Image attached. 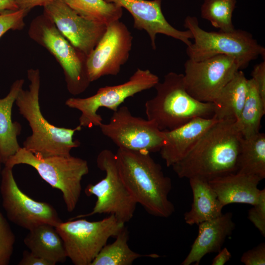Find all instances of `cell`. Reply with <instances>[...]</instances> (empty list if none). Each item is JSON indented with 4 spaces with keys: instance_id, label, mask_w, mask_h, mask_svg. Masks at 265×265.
<instances>
[{
    "instance_id": "obj_1",
    "label": "cell",
    "mask_w": 265,
    "mask_h": 265,
    "mask_svg": "<svg viewBox=\"0 0 265 265\" xmlns=\"http://www.w3.org/2000/svg\"><path fill=\"white\" fill-rule=\"evenodd\" d=\"M243 137L237 121H218L171 167L180 178L210 180L237 172Z\"/></svg>"
},
{
    "instance_id": "obj_2",
    "label": "cell",
    "mask_w": 265,
    "mask_h": 265,
    "mask_svg": "<svg viewBox=\"0 0 265 265\" xmlns=\"http://www.w3.org/2000/svg\"><path fill=\"white\" fill-rule=\"evenodd\" d=\"M115 158L122 180L136 203L151 215L170 217L175 212L168 198L171 180L150 153L118 148Z\"/></svg>"
},
{
    "instance_id": "obj_3",
    "label": "cell",
    "mask_w": 265,
    "mask_h": 265,
    "mask_svg": "<svg viewBox=\"0 0 265 265\" xmlns=\"http://www.w3.org/2000/svg\"><path fill=\"white\" fill-rule=\"evenodd\" d=\"M30 82L28 89L21 88L16 97L15 104L19 113L28 123L32 133L23 142V148L39 157L71 155L73 148L80 143L73 136L82 127L66 128L51 124L43 115L39 104L40 75L38 69L27 71Z\"/></svg>"
},
{
    "instance_id": "obj_4",
    "label": "cell",
    "mask_w": 265,
    "mask_h": 265,
    "mask_svg": "<svg viewBox=\"0 0 265 265\" xmlns=\"http://www.w3.org/2000/svg\"><path fill=\"white\" fill-rule=\"evenodd\" d=\"M154 87L156 95L145 103V112L160 131L175 129L196 117H212L213 103L192 97L185 88L183 74L169 72Z\"/></svg>"
},
{
    "instance_id": "obj_5",
    "label": "cell",
    "mask_w": 265,
    "mask_h": 265,
    "mask_svg": "<svg viewBox=\"0 0 265 265\" xmlns=\"http://www.w3.org/2000/svg\"><path fill=\"white\" fill-rule=\"evenodd\" d=\"M21 164L32 167L45 182L61 191L68 212L75 210L80 196L82 178L89 172L86 160L71 155L39 157L21 147L4 166L13 168Z\"/></svg>"
},
{
    "instance_id": "obj_6",
    "label": "cell",
    "mask_w": 265,
    "mask_h": 265,
    "mask_svg": "<svg viewBox=\"0 0 265 265\" xmlns=\"http://www.w3.org/2000/svg\"><path fill=\"white\" fill-rule=\"evenodd\" d=\"M184 26L191 32L194 39L186 50L191 60L200 61L223 54L236 59L242 69L259 55L265 57V48L246 31H207L199 26L196 17L190 16L186 18Z\"/></svg>"
},
{
    "instance_id": "obj_7",
    "label": "cell",
    "mask_w": 265,
    "mask_h": 265,
    "mask_svg": "<svg viewBox=\"0 0 265 265\" xmlns=\"http://www.w3.org/2000/svg\"><path fill=\"white\" fill-rule=\"evenodd\" d=\"M29 37L45 48L63 69L67 88L73 95L83 93L91 83L88 79L87 56L74 47L44 13L34 18L28 30Z\"/></svg>"
},
{
    "instance_id": "obj_8",
    "label": "cell",
    "mask_w": 265,
    "mask_h": 265,
    "mask_svg": "<svg viewBox=\"0 0 265 265\" xmlns=\"http://www.w3.org/2000/svg\"><path fill=\"white\" fill-rule=\"evenodd\" d=\"M114 215L89 221L79 218L62 221L54 227L61 237L67 258L75 265H91L111 237L125 227Z\"/></svg>"
},
{
    "instance_id": "obj_9",
    "label": "cell",
    "mask_w": 265,
    "mask_h": 265,
    "mask_svg": "<svg viewBox=\"0 0 265 265\" xmlns=\"http://www.w3.org/2000/svg\"><path fill=\"white\" fill-rule=\"evenodd\" d=\"M96 163L98 168L106 173L105 177L95 184H89L85 189L87 196L97 198L95 205L90 212L70 219L105 213L114 215L124 223L129 221L133 216L137 203L122 180L115 154L110 150H103L97 156Z\"/></svg>"
},
{
    "instance_id": "obj_10",
    "label": "cell",
    "mask_w": 265,
    "mask_h": 265,
    "mask_svg": "<svg viewBox=\"0 0 265 265\" xmlns=\"http://www.w3.org/2000/svg\"><path fill=\"white\" fill-rule=\"evenodd\" d=\"M159 82V77L149 70L137 69L122 84L100 88L95 94L87 98H70L65 104L81 112L79 125L81 127L99 126L103 122L102 116L98 113L100 107L116 111L127 98L154 87Z\"/></svg>"
},
{
    "instance_id": "obj_11",
    "label": "cell",
    "mask_w": 265,
    "mask_h": 265,
    "mask_svg": "<svg viewBox=\"0 0 265 265\" xmlns=\"http://www.w3.org/2000/svg\"><path fill=\"white\" fill-rule=\"evenodd\" d=\"M102 133L118 148L149 153L159 152L165 134L152 121L132 114L126 106L115 111L108 123L99 126Z\"/></svg>"
},
{
    "instance_id": "obj_12",
    "label": "cell",
    "mask_w": 265,
    "mask_h": 265,
    "mask_svg": "<svg viewBox=\"0 0 265 265\" xmlns=\"http://www.w3.org/2000/svg\"><path fill=\"white\" fill-rule=\"evenodd\" d=\"M184 68V82L187 93L200 102L213 103L241 66L235 58L219 54L200 61L188 59Z\"/></svg>"
},
{
    "instance_id": "obj_13",
    "label": "cell",
    "mask_w": 265,
    "mask_h": 265,
    "mask_svg": "<svg viewBox=\"0 0 265 265\" xmlns=\"http://www.w3.org/2000/svg\"><path fill=\"white\" fill-rule=\"evenodd\" d=\"M12 169L4 166L1 172L2 206L8 219L28 231L42 224L55 226L61 222L56 211L51 205L36 201L20 189Z\"/></svg>"
},
{
    "instance_id": "obj_14",
    "label": "cell",
    "mask_w": 265,
    "mask_h": 265,
    "mask_svg": "<svg viewBox=\"0 0 265 265\" xmlns=\"http://www.w3.org/2000/svg\"><path fill=\"white\" fill-rule=\"evenodd\" d=\"M133 37L127 26L120 20L106 26L102 38L87 56L86 68L90 82L107 75L116 76L127 61Z\"/></svg>"
},
{
    "instance_id": "obj_15",
    "label": "cell",
    "mask_w": 265,
    "mask_h": 265,
    "mask_svg": "<svg viewBox=\"0 0 265 265\" xmlns=\"http://www.w3.org/2000/svg\"><path fill=\"white\" fill-rule=\"evenodd\" d=\"M43 7V13L74 47L87 56L106 30V26L81 17L62 0H55Z\"/></svg>"
},
{
    "instance_id": "obj_16",
    "label": "cell",
    "mask_w": 265,
    "mask_h": 265,
    "mask_svg": "<svg viewBox=\"0 0 265 265\" xmlns=\"http://www.w3.org/2000/svg\"><path fill=\"white\" fill-rule=\"evenodd\" d=\"M126 9L134 20L133 26L144 30L149 35L153 50L156 49V38L158 34H162L183 42L187 46L193 39L191 32L174 28L166 20L161 8L162 0H105Z\"/></svg>"
},
{
    "instance_id": "obj_17",
    "label": "cell",
    "mask_w": 265,
    "mask_h": 265,
    "mask_svg": "<svg viewBox=\"0 0 265 265\" xmlns=\"http://www.w3.org/2000/svg\"><path fill=\"white\" fill-rule=\"evenodd\" d=\"M198 225V235L182 265H198L207 254L219 252L236 227L231 212L222 213Z\"/></svg>"
},
{
    "instance_id": "obj_18",
    "label": "cell",
    "mask_w": 265,
    "mask_h": 265,
    "mask_svg": "<svg viewBox=\"0 0 265 265\" xmlns=\"http://www.w3.org/2000/svg\"><path fill=\"white\" fill-rule=\"evenodd\" d=\"M217 121L213 117H196L175 129L163 131L165 141L159 152L166 166L171 167L183 159Z\"/></svg>"
},
{
    "instance_id": "obj_19",
    "label": "cell",
    "mask_w": 265,
    "mask_h": 265,
    "mask_svg": "<svg viewBox=\"0 0 265 265\" xmlns=\"http://www.w3.org/2000/svg\"><path fill=\"white\" fill-rule=\"evenodd\" d=\"M262 180L256 175L235 172L208 182L224 207L232 203L256 204L262 191L258 187Z\"/></svg>"
},
{
    "instance_id": "obj_20",
    "label": "cell",
    "mask_w": 265,
    "mask_h": 265,
    "mask_svg": "<svg viewBox=\"0 0 265 265\" xmlns=\"http://www.w3.org/2000/svg\"><path fill=\"white\" fill-rule=\"evenodd\" d=\"M25 80L19 79L11 85L9 92L0 99V158L4 164L21 148L18 136L22 131L21 125L12 120V110L20 90Z\"/></svg>"
},
{
    "instance_id": "obj_21",
    "label": "cell",
    "mask_w": 265,
    "mask_h": 265,
    "mask_svg": "<svg viewBox=\"0 0 265 265\" xmlns=\"http://www.w3.org/2000/svg\"><path fill=\"white\" fill-rule=\"evenodd\" d=\"M24 242L31 252L52 265L64 263L67 258L63 240L52 225L42 224L29 230Z\"/></svg>"
},
{
    "instance_id": "obj_22",
    "label": "cell",
    "mask_w": 265,
    "mask_h": 265,
    "mask_svg": "<svg viewBox=\"0 0 265 265\" xmlns=\"http://www.w3.org/2000/svg\"><path fill=\"white\" fill-rule=\"evenodd\" d=\"M247 82L244 73L238 71L213 102L212 117L217 121H239L246 98Z\"/></svg>"
},
{
    "instance_id": "obj_23",
    "label": "cell",
    "mask_w": 265,
    "mask_h": 265,
    "mask_svg": "<svg viewBox=\"0 0 265 265\" xmlns=\"http://www.w3.org/2000/svg\"><path fill=\"white\" fill-rule=\"evenodd\" d=\"M189 181L193 201L190 210L184 214L185 222L189 225H198L221 215L223 207L209 182L195 178Z\"/></svg>"
},
{
    "instance_id": "obj_24",
    "label": "cell",
    "mask_w": 265,
    "mask_h": 265,
    "mask_svg": "<svg viewBox=\"0 0 265 265\" xmlns=\"http://www.w3.org/2000/svg\"><path fill=\"white\" fill-rule=\"evenodd\" d=\"M265 178V134L260 132L243 138L237 160V171Z\"/></svg>"
},
{
    "instance_id": "obj_25",
    "label": "cell",
    "mask_w": 265,
    "mask_h": 265,
    "mask_svg": "<svg viewBox=\"0 0 265 265\" xmlns=\"http://www.w3.org/2000/svg\"><path fill=\"white\" fill-rule=\"evenodd\" d=\"M111 243L106 244L91 265H131L142 257L158 258L156 254H142L132 250L128 243L129 232L125 226Z\"/></svg>"
},
{
    "instance_id": "obj_26",
    "label": "cell",
    "mask_w": 265,
    "mask_h": 265,
    "mask_svg": "<svg viewBox=\"0 0 265 265\" xmlns=\"http://www.w3.org/2000/svg\"><path fill=\"white\" fill-rule=\"evenodd\" d=\"M265 113L263 102L256 83L251 78L247 79V93L238 122L243 138H248L260 132L262 118Z\"/></svg>"
},
{
    "instance_id": "obj_27",
    "label": "cell",
    "mask_w": 265,
    "mask_h": 265,
    "mask_svg": "<svg viewBox=\"0 0 265 265\" xmlns=\"http://www.w3.org/2000/svg\"><path fill=\"white\" fill-rule=\"evenodd\" d=\"M81 17L107 26L120 20L123 8L105 0H62Z\"/></svg>"
},
{
    "instance_id": "obj_28",
    "label": "cell",
    "mask_w": 265,
    "mask_h": 265,
    "mask_svg": "<svg viewBox=\"0 0 265 265\" xmlns=\"http://www.w3.org/2000/svg\"><path fill=\"white\" fill-rule=\"evenodd\" d=\"M236 0H204L201 8V17L220 31L235 29L232 16Z\"/></svg>"
},
{
    "instance_id": "obj_29",
    "label": "cell",
    "mask_w": 265,
    "mask_h": 265,
    "mask_svg": "<svg viewBox=\"0 0 265 265\" xmlns=\"http://www.w3.org/2000/svg\"><path fill=\"white\" fill-rule=\"evenodd\" d=\"M15 242V235L8 221L0 212V265L9 264Z\"/></svg>"
},
{
    "instance_id": "obj_30",
    "label": "cell",
    "mask_w": 265,
    "mask_h": 265,
    "mask_svg": "<svg viewBox=\"0 0 265 265\" xmlns=\"http://www.w3.org/2000/svg\"><path fill=\"white\" fill-rule=\"evenodd\" d=\"M29 11L18 10L0 14V38L9 30H22L24 26V18Z\"/></svg>"
},
{
    "instance_id": "obj_31",
    "label": "cell",
    "mask_w": 265,
    "mask_h": 265,
    "mask_svg": "<svg viewBox=\"0 0 265 265\" xmlns=\"http://www.w3.org/2000/svg\"><path fill=\"white\" fill-rule=\"evenodd\" d=\"M248 218L265 237V189H262L258 202L249 210Z\"/></svg>"
},
{
    "instance_id": "obj_32",
    "label": "cell",
    "mask_w": 265,
    "mask_h": 265,
    "mask_svg": "<svg viewBox=\"0 0 265 265\" xmlns=\"http://www.w3.org/2000/svg\"><path fill=\"white\" fill-rule=\"evenodd\" d=\"M240 261L245 265H265V243L262 242L244 252Z\"/></svg>"
},
{
    "instance_id": "obj_33",
    "label": "cell",
    "mask_w": 265,
    "mask_h": 265,
    "mask_svg": "<svg viewBox=\"0 0 265 265\" xmlns=\"http://www.w3.org/2000/svg\"><path fill=\"white\" fill-rule=\"evenodd\" d=\"M252 79L255 81L257 89L264 103H265V61L254 66L251 73Z\"/></svg>"
},
{
    "instance_id": "obj_34",
    "label": "cell",
    "mask_w": 265,
    "mask_h": 265,
    "mask_svg": "<svg viewBox=\"0 0 265 265\" xmlns=\"http://www.w3.org/2000/svg\"><path fill=\"white\" fill-rule=\"evenodd\" d=\"M19 265H52L47 260L34 254L30 251H24Z\"/></svg>"
},
{
    "instance_id": "obj_35",
    "label": "cell",
    "mask_w": 265,
    "mask_h": 265,
    "mask_svg": "<svg viewBox=\"0 0 265 265\" xmlns=\"http://www.w3.org/2000/svg\"><path fill=\"white\" fill-rule=\"evenodd\" d=\"M55 0H14L18 10H25L28 11L32 8L38 6H44Z\"/></svg>"
},
{
    "instance_id": "obj_36",
    "label": "cell",
    "mask_w": 265,
    "mask_h": 265,
    "mask_svg": "<svg viewBox=\"0 0 265 265\" xmlns=\"http://www.w3.org/2000/svg\"><path fill=\"white\" fill-rule=\"evenodd\" d=\"M213 259L212 265H224L230 260L232 254L226 247L222 248Z\"/></svg>"
},
{
    "instance_id": "obj_37",
    "label": "cell",
    "mask_w": 265,
    "mask_h": 265,
    "mask_svg": "<svg viewBox=\"0 0 265 265\" xmlns=\"http://www.w3.org/2000/svg\"><path fill=\"white\" fill-rule=\"evenodd\" d=\"M18 10L14 0H0V14Z\"/></svg>"
},
{
    "instance_id": "obj_38",
    "label": "cell",
    "mask_w": 265,
    "mask_h": 265,
    "mask_svg": "<svg viewBox=\"0 0 265 265\" xmlns=\"http://www.w3.org/2000/svg\"><path fill=\"white\" fill-rule=\"evenodd\" d=\"M1 159H0V175H1Z\"/></svg>"
}]
</instances>
